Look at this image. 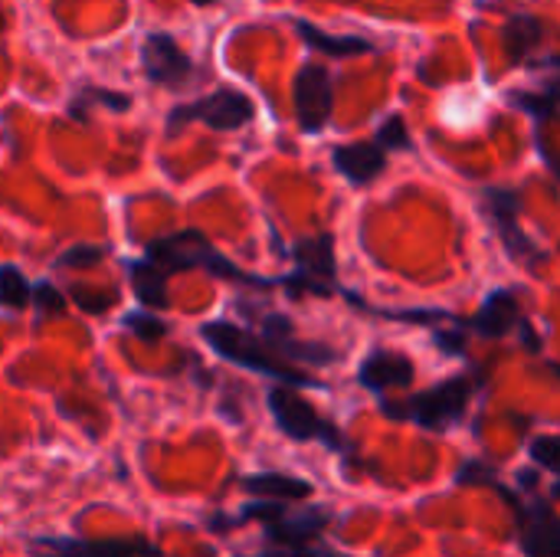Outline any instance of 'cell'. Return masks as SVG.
<instances>
[{
  "instance_id": "6da1fadb",
  "label": "cell",
  "mask_w": 560,
  "mask_h": 557,
  "mask_svg": "<svg viewBox=\"0 0 560 557\" xmlns=\"http://www.w3.org/2000/svg\"><path fill=\"white\" fill-rule=\"evenodd\" d=\"M200 338L226 361L240 364V368H249L256 374H269L276 381H285L292 387H318V381H312L308 374L295 371L292 364H285L259 335L233 325V322H207L200 328Z\"/></svg>"
},
{
  "instance_id": "7a4b0ae2",
  "label": "cell",
  "mask_w": 560,
  "mask_h": 557,
  "mask_svg": "<svg viewBox=\"0 0 560 557\" xmlns=\"http://www.w3.org/2000/svg\"><path fill=\"white\" fill-rule=\"evenodd\" d=\"M472 401V381L469 378H450L410 401H384V414L394 420H413L427 430H450L456 420H463L466 407Z\"/></svg>"
},
{
  "instance_id": "3957f363",
  "label": "cell",
  "mask_w": 560,
  "mask_h": 557,
  "mask_svg": "<svg viewBox=\"0 0 560 557\" xmlns=\"http://www.w3.org/2000/svg\"><path fill=\"white\" fill-rule=\"evenodd\" d=\"M269 410H272L279 430H282L289 440H299V443L318 440V443H325L328 450H338V453L348 450L345 437H341L328 420H322L318 410H315L305 397H299L292 387H272V391H269Z\"/></svg>"
},
{
  "instance_id": "277c9868",
  "label": "cell",
  "mask_w": 560,
  "mask_h": 557,
  "mask_svg": "<svg viewBox=\"0 0 560 557\" xmlns=\"http://www.w3.org/2000/svg\"><path fill=\"white\" fill-rule=\"evenodd\" d=\"M253 115H256V105L249 95H243L236 89H217L197 102L177 105L167 118V131H177L187 121H203L213 131H236V128L249 125Z\"/></svg>"
},
{
  "instance_id": "5b68a950",
  "label": "cell",
  "mask_w": 560,
  "mask_h": 557,
  "mask_svg": "<svg viewBox=\"0 0 560 557\" xmlns=\"http://www.w3.org/2000/svg\"><path fill=\"white\" fill-rule=\"evenodd\" d=\"M295 115L308 135H318L331 118V76L325 66H305L295 76Z\"/></svg>"
},
{
  "instance_id": "8992f818",
  "label": "cell",
  "mask_w": 560,
  "mask_h": 557,
  "mask_svg": "<svg viewBox=\"0 0 560 557\" xmlns=\"http://www.w3.org/2000/svg\"><path fill=\"white\" fill-rule=\"evenodd\" d=\"M36 557H164L148 542H79V538H26Z\"/></svg>"
},
{
  "instance_id": "52a82bcc",
  "label": "cell",
  "mask_w": 560,
  "mask_h": 557,
  "mask_svg": "<svg viewBox=\"0 0 560 557\" xmlns=\"http://www.w3.org/2000/svg\"><path fill=\"white\" fill-rule=\"evenodd\" d=\"M141 62H144V72L154 85H164V89H180L187 85V79L194 76V66L190 59L184 56V49L174 43V36L167 33H151L141 46Z\"/></svg>"
},
{
  "instance_id": "ba28073f",
  "label": "cell",
  "mask_w": 560,
  "mask_h": 557,
  "mask_svg": "<svg viewBox=\"0 0 560 557\" xmlns=\"http://www.w3.org/2000/svg\"><path fill=\"white\" fill-rule=\"evenodd\" d=\"M328 522H331L328 509H302V512H289L285 509L282 515L266 522V538L276 548H305V545H312L325 532Z\"/></svg>"
},
{
  "instance_id": "9c48e42d",
  "label": "cell",
  "mask_w": 560,
  "mask_h": 557,
  "mask_svg": "<svg viewBox=\"0 0 560 557\" xmlns=\"http://www.w3.org/2000/svg\"><path fill=\"white\" fill-rule=\"evenodd\" d=\"M512 509L518 512V529H522V548L528 557H560V522L551 509L535 506L525 509L512 499Z\"/></svg>"
},
{
  "instance_id": "30bf717a",
  "label": "cell",
  "mask_w": 560,
  "mask_h": 557,
  "mask_svg": "<svg viewBox=\"0 0 560 557\" xmlns=\"http://www.w3.org/2000/svg\"><path fill=\"white\" fill-rule=\"evenodd\" d=\"M358 381L368 391H390V387H410L413 384V361L400 351H374L361 361Z\"/></svg>"
},
{
  "instance_id": "8fae6325",
  "label": "cell",
  "mask_w": 560,
  "mask_h": 557,
  "mask_svg": "<svg viewBox=\"0 0 560 557\" xmlns=\"http://www.w3.org/2000/svg\"><path fill=\"white\" fill-rule=\"evenodd\" d=\"M486 200H489V213H492V220H495V227L502 230V236H505V246H509V253L512 256H518V259H528V263H535V246L528 243V236L522 233V227H518V194H512V190H502V187H492L489 194H486Z\"/></svg>"
},
{
  "instance_id": "7c38bea8",
  "label": "cell",
  "mask_w": 560,
  "mask_h": 557,
  "mask_svg": "<svg viewBox=\"0 0 560 557\" xmlns=\"http://www.w3.org/2000/svg\"><path fill=\"white\" fill-rule=\"evenodd\" d=\"M335 167L358 187L371 184L387 167V151L377 141H354L335 148Z\"/></svg>"
},
{
  "instance_id": "4fadbf2b",
  "label": "cell",
  "mask_w": 560,
  "mask_h": 557,
  "mask_svg": "<svg viewBox=\"0 0 560 557\" xmlns=\"http://www.w3.org/2000/svg\"><path fill=\"white\" fill-rule=\"evenodd\" d=\"M515 322H518V299L509 289H499L486 299V305L479 309V315L469 325L486 338H502L512 332Z\"/></svg>"
},
{
  "instance_id": "5bb4252c",
  "label": "cell",
  "mask_w": 560,
  "mask_h": 557,
  "mask_svg": "<svg viewBox=\"0 0 560 557\" xmlns=\"http://www.w3.org/2000/svg\"><path fill=\"white\" fill-rule=\"evenodd\" d=\"M243 489L253 496H266V499H282V502H302L312 496V483L285 476V473H256L243 479Z\"/></svg>"
},
{
  "instance_id": "9a60e30c",
  "label": "cell",
  "mask_w": 560,
  "mask_h": 557,
  "mask_svg": "<svg viewBox=\"0 0 560 557\" xmlns=\"http://www.w3.org/2000/svg\"><path fill=\"white\" fill-rule=\"evenodd\" d=\"M295 259H299V272H305L315 282L328 286V279L335 276V243H331V236L302 240L295 246Z\"/></svg>"
},
{
  "instance_id": "2e32d148",
  "label": "cell",
  "mask_w": 560,
  "mask_h": 557,
  "mask_svg": "<svg viewBox=\"0 0 560 557\" xmlns=\"http://www.w3.org/2000/svg\"><path fill=\"white\" fill-rule=\"evenodd\" d=\"M295 26H299L302 39H305L312 49L325 53V56H338V59H345V56L371 53V43H368V39H358V36H328L325 30H318V26H312V23H305V20H299Z\"/></svg>"
},
{
  "instance_id": "e0dca14e",
  "label": "cell",
  "mask_w": 560,
  "mask_h": 557,
  "mask_svg": "<svg viewBox=\"0 0 560 557\" xmlns=\"http://www.w3.org/2000/svg\"><path fill=\"white\" fill-rule=\"evenodd\" d=\"M128 276H131V286H135V295L151 305V309H167V292H164V269L151 259H141V263H131L128 266Z\"/></svg>"
},
{
  "instance_id": "ac0fdd59",
  "label": "cell",
  "mask_w": 560,
  "mask_h": 557,
  "mask_svg": "<svg viewBox=\"0 0 560 557\" xmlns=\"http://www.w3.org/2000/svg\"><path fill=\"white\" fill-rule=\"evenodd\" d=\"M505 36H509V59H512V62H522V59L538 46V39H541V23H538L535 16H528V13H518V16L509 20Z\"/></svg>"
},
{
  "instance_id": "d6986e66",
  "label": "cell",
  "mask_w": 560,
  "mask_h": 557,
  "mask_svg": "<svg viewBox=\"0 0 560 557\" xmlns=\"http://www.w3.org/2000/svg\"><path fill=\"white\" fill-rule=\"evenodd\" d=\"M30 295L33 292L26 286V276L16 266H0V305H7V309H26Z\"/></svg>"
},
{
  "instance_id": "ffe728a7",
  "label": "cell",
  "mask_w": 560,
  "mask_h": 557,
  "mask_svg": "<svg viewBox=\"0 0 560 557\" xmlns=\"http://www.w3.org/2000/svg\"><path fill=\"white\" fill-rule=\"evenodd\" d=\"M125 328L131 332V335H138L141 341H158V338H164V322L158 318V315H144V312H128L125 315Z\"/></svg>"
},
{
  "instance_id": "44dd1931",
  "label": "cell",
  "mask_w": 560,
  "mask_h": 557,
  "mask_svg": "<svg viewBox=\"0 0 560 557\" xmlns=\"http://www.w3.org/2000/svg\"><path fill=\"white\" fill-rule=\"evenodd\" d=\"M532 460L538 463V466H545L548 473H558L560 476V437L555 433H545V437H538L535 443H532Z\"/></svg>"
},
{
  "instance_id": "7402d4cb",
  "label": "cell",
  "mask_w": 560,
  "mask_h": 557,
  "mask_svg": "<svg viewBox=\"0 0 560 557\" xmlns=\"http://www.w3.org/2000/svg\"><path fill=\"white\" fill-rule=\"evenodd\" d=\"M377 144H381L384 151H404V148L410 144V138H407V125H404V118H400V115H390V118L381 125V131H377Z\"/></svg>"
},
{
  "instance_id": "603a6c76",
  "label": "cell",
  "mask_w": 560,
  "mask_h": 557,
  "mask_svg": "<svg viewBox=\"0 0 560 557\" xmlns=\"http://www.w3.org/2000/svg\"><path fill=\"white\" fill-rule=\"evenodd\" d=\"M102 256H105L102 246H72L69 253L59 256V266H62V269H75V266H79V269H89V266H95Z\"/></svg>"
},
{
  "instance_id": "cb8c5ba5",
  "label": "cell",
  "mask_w": 560,
  "mask_h": 557,
  "mask_svg": "<svg viewBox=\"0 0 560 557\" xmlns=\"http://www.w3.org/2000/svg\"><path fill=\"white\" fill-rule=\"evenodd\" d=\"M33 299H36V305H39V312H52V315H62L66 312V299L59 295V289H52L49 282H39L36 286V292H33Z\"/></svg>"
},
{
  "instance_id": "d4e9b609",
  "label": "cell",
  "mask_w": 560,
  "mask_h": 557,
  "mask_svg": "<svg viewBox=\"0 0 560 557\" xmlns=\"http://www.w3.org/2000/svg\"><path fill=\"white\" fill-rule=\"evenodd\" d=\"M456 483H459V486H472V483H492V486L499 489V483H495V473H492L486 463H479V460H469V463L459 469Z\"/></svg>"
},
{
  "instance_id": "484cf974",
  "label": "cell",
  "mask_w": 560,
  "mask_h": 557,
  "mask_svg": "<svg viewBox=\"0 0 560 557\" xmlns=\"http://www.w3.org/2000/svg\"><path fill=\"white\" fill-rule=\"evenodd\" d=\"M72 299H75V305L82 309V312H89V315H102L105 309H112L115 305V295H92V292H82V289H75L72 292Z\"/></svg>"
},
{
  "instance_id": "4316f807",
  "label": "cell",
  "mask_w": 560,
  "mask_h": 557,
  "mask_svg": "<svg viewBox=\"0 0 560 557\" xmlns=\"http://www.w3.org/2000/svg\"><path fill=\"white\" fill-rule=\"evenodd\" d=\"M515 102H518V105H525L528 112H541V115H548V112H551V108L560 102V85L551 92V95H522V92H518V95H515Z\"/></svg>"
},
{
  "instance_id": "83f0119b",
  "label": "cell",
  "mask_w": 560,
  "mask_h": 557,
  "mask_svg": "<svg viewBox=\"0 0 560 557\" xmlns=\"http://www.w3.org/2000/svg\"><path fill=\"white\" fill-rule=\"evenodd\" d=\"M85 98H92L98 105H112L115 112L128 108V95H115V92H102V89H85Z\"/></svg>"
},
{
  "instance_id": "f1b7e54d",
  "label": "cell",
  "mask_w": 560,
  "mask_h": 557,
  "mask_svg": "<svg viewBox=\"0 0 560 557\" xmlns=\"http://www.w3.org/2000/svg\"><path fill=\"white\" fill-rule=\"evenodd\" d=\"M259 557H335L328 555V552H312L308 545L305 548H279V552H266V555Z\"/></svg>"
},
{
  "instance_id": "f546056e",
  "label": "cell",
  "mask_w": 560,
  "mask_h": 557,
  "mask_svg": "<svg viewBox=\"0 0 560 557\" xmlns=\"http://www.w3.org/2000/svg\"><path fill=\"white\" fill-rule=\"evenodd\" d=\"M436 341H440L450 355H459V351H463V338H459V335H443V332H440Z\"/></svg>"
},
{
  "instance_id": "4dcf8cb0",
  "label": "cell",
  "mask_w": 560,
  "mask_h": 557,
  "mask_svg": "<svg viewBox=\"0 0 560 557\" xmlns=\"http://www.w3.org/2000/svg\"><path fill=\"white\" fill-rule=\"evenodd\" d=\"M197 7H210V3H217V0H194Z\"/></svg>"
},
{
  "instance_id": "1f68e13d",
  "label": "cell",
  "mask_w": 560,
  "mask_h": 557,
  "mask_svg": "<svg viewBox=\"0 0 560 557\" xmlns=\"http://www.w3.org/2000/svg\"><path fill=\"white\" fill-rule=\"evenodd\" d=\"M0 30H3V13H0Z\"/></svg>"
}]
</instances>
